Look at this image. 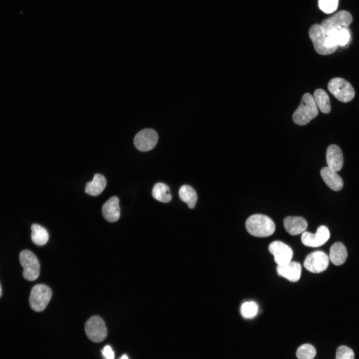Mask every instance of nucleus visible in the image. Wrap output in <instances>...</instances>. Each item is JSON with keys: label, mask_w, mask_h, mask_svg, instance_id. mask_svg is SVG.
<instances>
[{"label": "nucleus", "mask_w": 359, "mask_h": 359, "mask_svg": "<svg viewBox=\"0 0 359 359\" xmlns=\"http://www.w3.org/2000/svg\"><path fill=\"white\" fill-rule=\"evenodd\" d=\"M353 350L346 346L339 347L336 351V359H354Z\"/></svg>", "instance_id": "cd10ccee"}, {"label": "nucleus", "mask_w": 359, "mask_h": 359, "mask_svg": "<svg viewBox=\"0 0 359 359\" xmlns=\"http://www.w3.org/2000/svg\"><path fill=\"white\" fill-rule=\"evenodd\" d=\"M179 194L181 200L187 203L190 209L194 208L197 201V195L192 187L186 185L182 186L179 190Z\"/></svg>", "instance_id": "b1692460"}, {"label": "nucleus", "mask_w": 359, "mask_h": 359, "mask_svg": "<svg viewBox=\"0 0 359 359\" xmlns=\"http://www.w3.org/2000/svg\"><path fill=\"white\" fill-rule=\"evenodd\" d=\"M31 238L32 242L38 246L46 245L49 238V233L45 228L38 224H33L31 227Z\"/></svg>", "instance_id": "5701e85b"}, {"label": "nucleus", "mask_w": 359, "mask_h": 359, "mask_svg": "<svg viewBox=\"0 0 359 359\" xmlns=\"http://www.w3.org/2000/svg\"><path fill=\"white\" fill-rule=\"evenodd\" d=\"M158 136L154 130L147 128L139 132L135 137L134 144L137 149L147 152L153 149L157 144Z\"/></svg>", "instance_id": "1a4fd4ad"}, {"label": "nucleus", "mask_w": 359, "mask_h": 359, "mask_svg": "<svg viewBox=\"0 0 359 359\" xmlns=\"http://www.w3.org/2000/svg\"><path fill=\"white\" fill-rule=\"evenodd\" d=\"M152 193L154 199L162 203H169L172 198L169 187L164 183L156 184L153 188Z\"/></svg>", "instance_id": "412c9836"}, {"label": "nucleus", "mask_w": 359, "mask_h": 359, "mask_svg": "<svg viewBox=\"0 0 359 359\" xmlns=\"http://www.w3.org/2000/svg\"><path fill=\"white\" fill-rule=\"evenodd\" d=\"M20 264L24 269L23 276L28 281H35L40 274L39 261L33 252L24 250L19 255Z\"/></svg>", "instance_id": "39448f33"}, {"label": "nucleus", "mask_w": 359, "mask_h": 359, "mask_svg": "<svg viewBox=\"0 0 359 359\" xmlns=\"http://www.w3.org/2000/svg\"><path fill=\"white\" fill-rule=\"evenodd\" d=\"M258 311V306L254 302H246L241 308V313L246 319H252L255 317Z\"/></svg>", "instance_id": "393cba45"}, {"label": "nucleus", "mask_w": 359, "mask_h": 359, "mask_svg": "<svg viewBox=\"0 0 359 359\" xmlns=\"http://www.w3.org/2000/svg\"><path fill=\"white\" fill-rule=\"evenodd\" d=\"M85 331L87 337L95 343L103 342L108 335L105 322L99 316H93L88 319L85 324Z\"/></svg>", "instance_id": "0eeeda50"}, {"label": "nucleus", "mask_w": 359, "mask_h": 359, "mask_svg": "<svg viewBox=\"0 0 359 359\" xmlns=\"http://www.w3.org/2000/svg\"><path fill=\"white\" fill-rule=\"evenodd\" d=\"M331 234L329 228L321 225L318 228L316 234L304 232L302 236V241L304 245L308 247L317 248L321 247L330 239Z\"/></svg>", "instance_id": "9b49d317"}, {"label": "nucleus", "mask_w": 359, "mask_h": 359, "mask_svg": "<svg viewBox=\"0 0 359 359\" xmlns=\"http://www.w3.org/2000/svg\"><path fill=\"white\" fill-rule=\"evenodd\" d=\"M314 99L322 112L329 113L331 110V104L329 95L322 89H317L314 93Z\"/></svg>", "instance_id": "4be33fe9"}, {"label": "nucleus", "mask_w": 359, "mask_h": 359, "mask_svg": "<svg viewBox=\"0 0 359 359\" xmlns=\"http://www.w3.org/2000/svg\"><path fill=\"white\" fill-rule=\"evenodd\" d=\"M246 226L250 235L259 238L269 237L276 230L274 221L270 217L262 214L250 216L246 222Z\"/></svg>", "instance_id": "f257e3e1"}, {"label": "nucleus", "mask_w": 359, "mask_h": 359, "mask_svg": "<svg viewBox=\"0 0 359 359\" xmlns=\"http://www.w3.org/2000/svg\"><path fill=\"white\" fill-rule=\"evenodd\" d=\"M321 176L327 186L335 191H339L343 187L341 178L335 171L328 167L323 168L320 172Z\"/></svg>", "instance_id": "f3484780"}, {"label": "nucleus", "mask_w": 359, "mask_h": 359, "mask_svg": "<svg viewBox=\"0 0 359 359\" xmlns=\"http://www.w3.org/2000/svg\"><path fill=\"white\" fill-rule=\"evenodd\" d=\"M107 184V180L103 175L99 174H96L93 180L86 184L85 189V192L92 196H97L104 191Z\"/></svg>", "instance_id": "6ab92c4d"}, {"label": "nucleus", "mask_w": 359, "mask_h": 359, "mask_svg": "<svg viewBox=\"0 0 359 359\" xmlns=\"http://www.w3.org/2000/svg\"><path fill=\"white\" fill-rule=\"evenodd\" d=\"M325 33L330 36L338 47L346 46L351 38L350 30L348 27L325 32Z\"/></svg>", "instance_id": "aec40b11"}, {"label": "nucleus", "mask_w": 359, "mask_h": 359, "mask_svg": "<svg viewBox=\"0 0 359 359\" xmlns=\"http://www.w3.org/2000/svg\"><path fill=\"white\" fill-rule=\"evenodd\" d=\"M53 293L51 289L46 285L37 284L32 288L29 303L30 308L36 312L44 311L48 305Z\"/></svg>", "instance_id": "20e7f679"}, {"label": "nucleus", "mask_w": 359, "mask_h": 359, "mask_svg": "<svg viewBox=\"0 0 359 359\" xmlns=\"http://www.w3.org/2000/svg\"><path fill=\"white\" fill-rule=\"evenodd\" d=\"M309 35L318 54L330 55L337 51L338 46L330 36L325 33L320 24L312 26L309 30Z\"/></svg>", "instance_id": "f03ea898"}, {"label": "nucleus", "mask_w": 359, "mask_h": 359, "mask_svg": "<svg viewBox=\"0 0 359 359\" xmlns=\"http://www.w3.org/2000/svg\"><path fill=\"white\" fill-rule=\"evenodd\" d=\"M119 359H129L128 356L126 354L123 355Z\"/></svg>", "instance_id": "c756f323"}, {"label": "nucleus", "mask_w": 359, "mask_h": 359, "mask_svg": "<svg viewBox=\"0 0 359 359\" xmlns=\"http://www.w3.org/2000/svg\"><path fill=\"white\" fill-rule=\"evenodd\" d=\"M283 223L286 231L293 236L304 233L308 227L307 221L302 217H287L284 219Z\"/></svg>", "instance_id": "ddd939ff"}, {"label": "nucleus", "mask_w": 359, "mask_h": 359, "mask_svg": "<svg viewBox=\"0 0 359 359\" xmlns=\"http://www.w3.org/2000/svg\"><path fill=\"white\" fill-rule=\"evenodd\" d=\"M328 89L336 99L344 103L351 101L355 95L351 84L340 78L332 79L329 83Z\"/></svg>", "instance_id": "423d86ee"}, {"label": "nucleus", "mask_w": 359, "mask_h": 359, "mask_svg": "<svg viewBox=\"0 0 359 359\" xmlns=\"http://www.w3.org/2000/svg\"><path fill=\"white\" fill-rule=\"evenodd\" d=\"M102 353L105 359H114V352L110 346H105Z\"/></svg>", "instance_id": "c85d7f7f"}, {"label": "nucleus", "mask_w": 359, "mask_h": 359, "mask_svg": "<svg viewBox=\"0 0 359 359\" xmlns=\"http://www.w3.org/2000/svg\"><path fill=\"white\" fill-rule=\"evenodd\" d=\"M330 260L327 254L321 251H316L307 256L304 260V266L311 273L319 274L328 269Z\"/></svg>", "instance_id": "6e6552de"}, {"label": "nucleus", "mask_w": 359, "mask_h": 359, "mask_svg": "<svg viewBox=\"0 0 359 359\" xmlns=\"http://www.w3.org/2000/svg\"><path fill=\"white\" fill-rule=\"evenodd\" d=\"M119 200L117 197L110 199L103 206L102 213L105 219L108 221H117L120 216Z\"/></svg>", "instance_id": "dca6fc26"}, {"label": "nucleus", "mask_w": 359, "mask_h": 359, "mask_svg": "<svg viewBox=\"0 0 359 359\" xmlns=\"http://www.w3.org/2000/svg\"><path fill=\"white\" fill-rule=\"evenodd\" d=\"M270 252L274 255L278 266H282L291 262L293 251L290 247L280 241H275L269 246Z\"/></svg>", "instance_id": "f8f14e48"}, {"label": "nucleus", "mask_w": 359, "mask_h": 359, "mask_svg": "<svg viewBox=\"0 0 359 359\" xmlns=\"http://www.w3.org/2000/svg\"><path fill=\"white\" fill-rule=\"evenodd\" d=\"M316 355V351L315 348L309 344L302 345L297 352L298 359H313Z\"/></svg>", "instance_id": "a878e982"}, {"label": "nucleus", "mask_w": 359, "mask_h": 359, "mask_svg": "<svg viewBox=\"0 0 359 359\" xmlns=\"http://www.w3.org/2000/svg\"><path fill=\"white\" fill-rule=\"evenodd\" d=\"M2 295V287H1V284H0V298L1 297Z\"/></svg>", "instance_id": "7c9ffc66"}, {"label": "nucleus", "mask_w": 359, "mask_h": 359, "mask_svg": "<svg viewBox=\"0 0 359 359\" xmlns=\"http://www.w3.org/2000/svg\"><path fill=\"white\" fill-rule=\"evenodd\" d=\"M318 114V110L313 96L309 93L304 94L300 106L293 113L292 119L297 125L303 126L309 123Z\"/></svg>", "instance_id": "7ed1b4c3"}, {"label": "nucleus", "mask_w": 359, "mask_h": 359, "mask_svg": "<svg viewBox=\"0 0 359 359\" xmlns=\"http://www.w3.org/2000/svg\"><path fill=\"white\" fill-rule=\"evenodd\" d=\"M302 266L300 263L294 262H289L282 266H278V275L289 281L295 282L299 280L302 274Z\"/></svg>", "instance_id": "4468645a"}, {"label": "nucleus", "mask_w": 359, "mask_h": 359, "mask_svg": "<svg viewBox=\"0 0 359 359\" xmlns=\"http://www.w3.org/2000/svg\"><path fill=\"white\" fill-rule=\"evenodd\" d=\"M353 21L352 15L347 11H340L322 21L320 24L325 32L347 28Z\"/></svg>", "instance_id": "9d476101"}, {"label": "nucleus", "mask_w": 359, "mask_h": 359, "mask_svg": "<svg viewBox=\"0 0 359 359\" xmlns=\"http://www.w3.org/2000/svg\"><path fill=\"white\" fill-rule=\"evenodd\" d=\"M330 259L335 266H341L346 262L348 256L345 245L340 242L335 243L331 248Z\"/></svg>", "instance_id": "a211bd4d"}, {"label": "nucleus", "mask_w": 359, "mask_h": 359, "mask_svg": "<svg viewBox=\"0 0 359 359\" xmlns=\"http://www.w3.org/2000/svg\"><path fill=\"white\" fill-rule=\"evenodd\" d=\"M326 161L328 167L336 172L341 170L343 166V156L341 149L337 145H330L326 152Z\"/></svg>", "instance_id": "2eb2a0df"}, {"label": "nucleus", "mask_w": 359, "mask_h": 359, "mask_svg": "<svg viewBox=\"0 0 359 359\" xmlns=\"http://www.w3.org/2000/svg\"><path fill=\"white\" fill-rule=\"evenodd\" d=\"M339 0H319L320 9L326 14L334 12L338 8Z\"/></svg>", "instance_id": "bb28decb"}]
</instances>
